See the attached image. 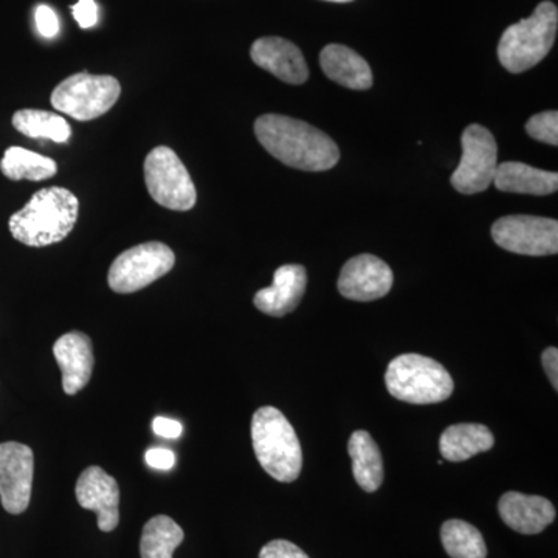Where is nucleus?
Listing matches in <instances>:
<instances>
[{
	"label": "nucleus",
	"mask_w": 558,
	"mask_h": 558,
	"mask_svg": "<svg viewBox=\"0 0 558 558\" xmlns=\"http://www.w3.org/2000/svg\"><path fill=\"white\" fill-rule=\"evenodd\" d=\"M255 134L270 156L295 170L328 171L340 160L337 143L306 121L267 113L255 121Z\"/></svg>",
	"instance_id": "1"
},
{
	"label": "nucleus",
	"mask_w": 558,
	"mask_h": 558,
	"mask_svg": "<svg viewBox=\"0 0 558 558\" xmlns=\"http://www.w3.org/2000/svg\"><path fill=\"white\" fill-rule=\"evenodd\" d=\"M80 201L72 191L50 186L33 194L31 202L10 218L14 240L28 247L58 244L75 229Z\"/></svg>",
	"instance_id": "2"
},
{
	"label": "nucleus",
	"mask_w": 558,
	"mask_h": 558,
	"mask_svg": "<svg viewBox=\"0 0 558 558\" xmlns=\"http://www.w3.org/2000/svg\"><path fill=\"white\" fill-rule=\"evenodd\" d=\"M253 450L260 468L279 483H293L303 469V451L295 428L281 411L263 407L252 418Z\"/></svg>",
	"instance_id": "3"
},
{
	"label": "nucleus",
	"mask_w": 558,
	"mask_h": 558,
	"mask_svg": "<svg viewBox=\"0 0 558 558\" xmlns=\"http://www.w3.org/2000/svg\"><path fill=\"white\" fill-rule=\"evenodd\" d=\"M558 10L553 2H542L531 17L510 25L498 44V58L510 73H523L548 57L556 43Z\"/></svg>",
	"instance_id": "4"
},
{
	"label": "nucleus",
	"mask_w": 558,
	"mask_h": 558,
	"mask_svg": "<svg viewBox=\"0 0 558 558\" xmlns=\"http://www.w3.org/2000/svg\"><path fill=\"white\" fill-rule=\"evenodd\" d=\"M385 384L392 398L414 405L444 402L454 391L449 371L421 354H402L391 360Z\"/></svg>",
	"instance_id": "5"
},
{
	"label": "nucleus",
	"mask_w": 558,
	"mask_h": 558,
	"mask_svg": "<svg viewBox=\"0 0 558 558\" xmlns=\"http://www.w3.org/2000/svg\"><path fill=\"white\" fill-rule=\"evenodd\" d=\"M120 81L109 75L75 73L58 84L51 94V106L78 121L100 119L117 105Z\"/></svg>",
	"instance_id": "6"
},
{
	"label": "nucleus",
	"mask_w": 558,
	"mask_h": 558,
	"mask_svg": "<svg viewBox=\"0 0 558 558\" xmlns=\"http://www.w3.org/2000/svg\"><path fill=\"white\" fill-rule=\"evenodd\" d=\"M145 183L149 196L172 211H190L197 202V191L178 154L168 146H157L145 160Z\"/></svg>",
	"instance_id": "7"
},
{
	"label": "nucleus",
	"mask_w": 558,
	"mask_h": 558,
	"mask_svg": "<svg viewBox=\"0 0 558 558\" xmlns=\"http://www.w3.org/2000/svg\"><path fill=\"white\" fill-rule=\"evenodd\" d=\"M174 252L163 242H145L121 253L110 266L109 288L117 293H134L170 274Z\"/></svg>",
	"instance_id": "8"
},
{
	"label": "nucleus",
	"mask_w": 558,
	"mask_h": 558,
	"mask_svg": "<svg viewBox=\"0 0 558 558\" xmlns=\"http://www.w3.org/2000/svg\"><path fill=\"white\" fill-rule=\"evenodd\" d=\"M462 157L451 175V185L461 194L483 193L494 185L498 168V145L492 132L470 124L462 132Z\"/></svg>",
	"instance_id": "9"
},
{
	"label": "nucleus",
	"mask_w": 558,
	"mask_h": 558,
	"mask_svg": "<svg viewBox=\"0 0 558 558\" xmlns=\"http://www.w3.org/2000/svg\"><path fill=\"white\" fill-rule=\"evenodd\" d=\"M492 238L498 247L517 255H557L558 222L538 216H506L492 227Z\"/></svg>",
	"instance_id": "10"
},
{
	"label": "nucleus",
	"mask_w": 558,
	"mask_h": 558,
	"mask_svg": "<svg viewBox=\"0 0 558 558\" xmlns=\"http://www.w3.org/2000/svg\"><path fill=\"white\" fill-rule=\"evenodd\" d=\"M35 454L20 442L0 444V501L11 515L31 506Z\"/></svg>",
	"instance_id": "11"
},
{
	"label": "nucleus",
	"mask_w": 558,
	"mask_h": 558,
	"mask_svg": "<svg viewBox=\"0 0 558 558\" xmlns=\"http://www.w3.org/2000/svg\"><path fill=\"white\" fill-rule=\"evenodd\" d=\"M395 277L385 260L374 255H359L340 271L339 292L352 301H376L388 295Z\"/></svg>",
	"instance_id": "12"
},
{
	"label": "nucleus",
	"mask_w": 558,
	"mask_h": 558,
	"mask_svg": "<svg viewBox=\"0 0 558 558\" xmlns=\"http://www.w3.org/2000/svg\"><path fill=\"white\" fill-rule=\"evenodd\" d=\"M75 494L81 508L97 513L100 531H116L120 523V488L113 476L92 465L81 473Z\"/></svg>",
	"instance_id": "13"
},
{
	"label": "nucleus",
	"mask_w": 558,
	"mask_h": 558,
	"mask_svg": "<svg viewBox=\"0 0 558 558\" xmlns=\"http://www.w3.org/2000/svg\"><path fill=\"white\" fill-rule=\"evenodd\" d=\"M250 57L260 69L292 86H300L310 78V68L295 44L278 36L255 40Z\"/></svg>",
	"instance_id": "14"
},
{
	"label": "nucleus",
	"mask_w": 558,
	"mask_h": 558,
	"mask_svg": "<svg viewBox=\"0 0 558 558\" xmlns=\"http://www.w3.org/2000/svg\"><path fill=\"white\" fill-rule=\"evenodd\" d=\"M306 286V269L300 264H286L275 271L274 284L270 288L256 292L253 303L263 314L284 317L299 307Z\"/></svg>",
	"instance_id": "15"
},
{
	"label": "nucleus",
	"mask_w": 558,
	"mask_h": 558,
	"mask_svg": "<svg viewBox=\"0 0 558 558\" xmlns=\"http://www.w3.org/2000/svg\"><path fill=\"white\" fill-rule=\"evenodd\" d=\"M53 354L62 374L65 395L75 396L89 384L94 371V351L86 333L69 332L53 344Z\"/></svg>",
	"instance_id": "16"
},
{
	"label": "nucleus",
	"mask_w": 558,
	"mask_h": 558,
	"mask_svg": "<svg viewBox=\"0 0 558 558\" xmlns=\"http://www.w3.org/2000/svg\"><path fill=\"white\" fill-rule=\"evenodd\" d=\"M498 512L510 529L523 535L539 534L556 520V508L549 499L520 492L502 495L499 498Z\"/></svg>",
	"instance_id": "17"
},
{
	"label": "nucleus",
	"mask_w": 558,
	"mask_h": 558,
	"mask_svg": "<svg viewBox=\"0 0 558 558\" xmlns=\"http://www.w3.org/2000/svg\"><path fill=\"white\" fill-rule=\"evenodd\" d=\"M319 64L329 80L348 89L368 90L373 86V72L368 62L347 46H326L319 54Z\"/></svg>",
	"instance_id": "18"
},
{
	"label": "nucleus",
	"mask_w": 558,
	"mask_h": 558,
	"mask_svg": "<svg viewBox=\"0 0 558 558\" xmlns=\"http://www.w3.org/2000/svg\"><path fill=\"white\" fill-rule=\"evenodd\" d=\"M494 185L502 193L548 196L558 190V174L520 161H505L495 171Z\"/></svg>",
	"instance_id": "19"
},
{
	"label": "nucleus",
	"mask_w": 558,
	"mask_h": 558,
	"mask_svg": "<svg viewBox=\"0 0 558 558\" xmlns=\"http://www.w3.org/2000/svg\"><path fill=\"white\" fill-rule=\"evenodd\" d=\"M349 457L352 461V473L363 490L373 494L384 483V459L379 446L368 432H354L348 442Z\"/></svg>",
	"instance_id": "20"
},
{
	"label": "nucleus",
	"mask_w": 558,
	"mask_h": 558,
	"mask_svg": "<svg viewBox=\"0 0 558 558\" xmlns=\"http://www.w3.org/2000/svg\"><path fill=\"white\" fill-rule=\"evenodd\" d=\"M494 444V435L486 425L457 424L440 435L439 450L447 461L462 462L492 450Z\"/></svg>",
	"instance_id": "21"
},
{
	"label": "nucleus",
	"mask_w": 558,
	"mask_h": 558,
	"mask_svg": "<svg viewBox=\"0 0 558 558\" xmlns=\"http://www.w3.org/2000/svg\"><path fill=\"white\" fill-rule=\"evenodd\" d=\"M0 171L14 182H20V180L40 182V180L54 178L58 167L57 161L49 157L40 156L33 150L21 148V146H10L0 160Z\"/></svg>",
	"instance_id": "22"
},
{
	"label": "nucleus",
	"mask_w": 558,
	"mask_h": 558,
	"mask_svg": "<svg viewBox=\"0 0 558 558\" xmlns=\"http://www.w3.org/2000/svg\"><path fill=\"white\" fill-rule=\"evenodd\" d=\"M183 538V529L170 517H154L143 527L140 554L142 558H172Z\"/></svg>",
	"instance_id": "23"
},
{
	"label": "nucleus",
	"mask_w": 558,
	"mask_h": 558,
	"mask_svg": "<svg viewBox=\"0 0 558 558\" xmlns=\"http://www.w3.org/2000/svg\"><path fill=\"white\" fill-rule=\"evenodd\" d=\"M14 130L31 138H49L54 143H68L72 128L65 119L39 109L17 110L13 116Z\"/></svg>",
	"instance_id": "24"
},
{
	"label": "nucleus",
	"mask_w": 558,
	"mask_h": 558,
	"mask_svg": "<svg viewBox=\"0 0 558 558\" xmlns=\"http://www.w3.org/2000/svg\"><path fill=\"white\" fill-rule=\"evenodd\" d=\"M440 539L450 558L487 557V546L483 535L468 521H446L440 529Z\"/></svg>",
	"instance_id": "25"
},
{
	"label": "nucleus",
	"mask_w": 558,
	"mask_h": 558,
	"mask_svg": "<svg viewBox=\"0 0 558 558\" xmlns=\"http://www.w3.org/2000/svg\"><path fill=\"white\" fill-rule=\"evenodd\" d=\"M527 134L538 142L546 145H558V112L557 110H548V112L537 113L531 117L526 123Z\"/></svg>",
	"instance_id": "26"
},
{
	"label": "nucleus",
	"mask_w": 558,
	"mask_h": 558,
	"mask_svg": "<svg viewBox=\"0 0 558 558\" xmlns=\"http://www.w3.org/2000/svg\"><path fill=\"white\" fill-rule=\"evenodd\" d=\"M259 558H310V556L288 539H274L260 549Z\"/></svg>",
	"instance_id": "27"
},
{
	"label": "nucleus",
	"mask_w": 558,
	"mask_h": 558,
	"mask_svg": "<svg viewBox=\"0 0 558 558\" xmlns=\"http://www.w3.org/2000/svg\"><path fill=\"white\" fill-rule=\"evenodd\" d=\"M36 27L44 38H54L60 33L57 13L47 5H39L35 13Z\"/></svg>",
	"instance_id": "28"
},
{
	"label": "nucleus",
	"mask_w": 558,
	"mask_h": 558,
	"mask_svg": "<svg viewBox=\"0 0 558 558\" xmlns=\"http://www.w3.org/2000/svg\"><path fill=\"white\" fill-rule=\"evenodd\" d=\"M73 17L81 28H92L98 22V7L95 0H80L76 5L72 7Z\"/></svg>",
	"instance_id": "29"
},
{
	"label": "nucleus",
	"mask_w": 558,
	"mask_h": 558,
	"mask_svg": "<svg viewBox=\"0 0 558 558\" xmlns=\"http://www.w3.org/2000/svg\"><path fill=\"white\" fill-rule=\"evenodd\" d=\"M145 458L149 468L157 470H171L175 464V454L167 449H149Z\"/></svg>",
	"instance_id": "30"
},
{
	"label": "nucleus",
	"mask_w": 558,
	"mask_h": 558,
	"mask_svg": "<svg viewBox=\"0 0 558 558\" xmlns=\"http://www.w3.org/2000/svg\"><path fill=\"white\" fill-rule=\"evenodd\" d=\"M154 432L161 438L178 439L182 435L183 428L180 422L168 417H156L153 422Z\"/></svg>",
	"instance_id": "31"
},
{
	"label": "nucleus",
	"mask_w": 558,
	"mask_h": 558,
	"mask_svg": "<svg viewBox=\"0 0 558 558\" xmlns=\"http://www.w3.org/2000/svg\"><path fill=\"white\" fill-rule=\"evenodd\" d=\"M543 368H545L546 374H548L550 384H553L554 389H558V349L550 347L545 349V352L542 354Z\"/></svg>",
	"instance_id": "32"
},
{
	"label": "nucleus",
	"mask_w": 558,
	"mask_h": 558,
	"mask_svg": "<svg viewBox=\"0 0 558 558\" xmlns=\"http://www.w3.org/2000/svg\"><path fill=\"white\" fill-rule=\"evenodd\" d=\"M328 2L347 3L352 2V0H328Z\"/></svg>",
	"instance_id": "33"
}]
</instances>
